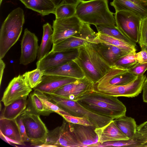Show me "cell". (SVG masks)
I'll use <instances>...</instances> for the list:
<instances>
[{
    "label": "cell",
    "mask_w": 147,
    "mask_h": 147,
    "mask_svg": "<svg viewBox=\"0 0 147 147\" xmlns=\"http://www.w3.org/2000/svg\"><path fill=\"white\" fill-rule=\"evenodd\" d=\"M77 102L91 112L113 119L125 115L126 108L117 97L103 94L93 90Z\"/></svg>",
    "instance_id": "6da1fadb"
},
{
    "label": "cell",
    "mask_w": 147,
    "mask_h": 147,
    "mask_svg": "<svg viewBox=\"0 0 147 147\" xmlns=\"http://www.w3.org/2000/svg\"><path fill=\"white\" fill-rule=\"evenodd\" d=\"M78 57L74 60L80 68L85 77L94 84L109 70L111 67L90 43L78 48Z\"/></svg>",
    "instance_id": "7a4b0ae2"
},
{
    "label": "cell",
    "mask_w": 147,
    "mask_h": 147,
    "mask_svg": "<svg viewBox=\"0 0 147 147\" xmlns=\"http://www.w3.org/2000/svg\"><path fill=\"white\" fill-rule=\"evenodd\" d=\"M114 14L109 9L108 0H82L77 7L76 15L84 23L115 27Z\"/></svg>",
    "instance_id": "3957f363"
},
{
    "label": "cell",
    "mask_w": 147,
    "mask_h": 147,
    "mask_svg": "<svg viewBox=\"0 0 147 147\" xmlns=\"http://www.w3.org/2000/svg\"><path fill=\"white\" fill-rule=\"evenodd\" d=\"M24 22V12L20 7L12 10L4 21L0 31V59L18 40Z\"/></svg>",
    "instance_id": "277c9868"
},
{
    "label": "cell",
    "mask_w": 147,
    "mask_h": 147,
    "mask_svg": "<svg viewBox=\"0 0 147 147\" xmlns=\"http://www.w3.org/2000/svg\"><path fill=\"white\" fill-rule=\"evenodd\" d=\"M45 94L50 100L70 115L87 118L93 123L96 128L102 127L114 119L113 118L99 115L91 112L81 106L77 101L52 94Z\"/></svg>",
    "instance_id": "5b68a950"
},
{
    "label": "cell",
    "mask_w": 147,
    "mask_h": 147,
    "mask_svg": "<svg viewBox=\"0 0 147 147\" xmlns=\"http://www.w3.org/2000/svg\"><path fill=\"white\" fill-rule=\"evenodd\" d=\"M146 78V75L138 76L129 83L122 86L112 85L107 83H97L94 84L93 90L108 96L134 97L141 92Z\"/></svg>",
    "instance_id": "8992f818"
},
{
    "label": "cell",
    "mask_w": 147,
    "mask_h": 147,
    "mask_svg": "<svg viewBox=\"0 0 147 147\" xmlns=\"http://www.w3.org/2000/svg\"><path fill=\"white\" fill-rule=\"evenodd\" d=\"M20 116L31 145L40 147L45 144L49 131L40 116L25 110Z\"/></svg>",
    "instance_id": "52a82bcc"
},
{
    "label": "cell",
    "mask_w": 147,
    "mask_h": 147,
    "mask_svg": "<svg viewBox=\"0 0 147 147\" xmlns=\"http://www.w3.org/2000/svg\"><path fill=\"white\" fill-rule=\"evenodd\" d=\"M99 42L97 32H94L90 24L84 23L80 32L56 45H53L51 51H61L78 49L90 43Z\"/></svg>",
    "instance_id": "ba28073f"
},
{
    "label": "cell",
    "mask_w": 147,
    "mask_h": 147,
    "mask_svg": "<svg viewBox=\"0 0 147 147\" xmlns=\"http://www.w3.org/2000/svg\"><path fill=\"white\" fill-rule=\"evenodd\" d=\"M114 18L116 26L125 36L134 42H138L141 18L128 11L115 12Z\"/></svg>",
    "instance_id": "9c48e42d"
},
{
    "label": "cell",
    "mask_w": 147,
    "mask_h": 147,
    "mask_svg": "<svg viewBox=\"0 0 147 147\" xmlns=\"http://www.w3.org/2000/svg\"><path fill=\"white\" fill-rule=\"evenodd\" d=\"M40 147H82L71 131L68 122L63 119L62 124L49 131L46 142Z\"/></svg>",
    "instance_id": "30bf717a"
},
{
    "label": "cell",
    "mask_w": 147,
    "mask_h": 147,
    "mask_svg": "<svg viewBox=\"0 0 147 147\" xmlns=\"http://www.w3.org/2000/svg\"><path fill=\"white\" fill-rule=\"evenodd\" d=\"M83 23L76 15L67 18L55 19L53 21L52 26L53 45L79 32Z\"/></svg>",
    "instance_id": "8fae6325"
},
{
    "label": "cell",
    "mask_w": 147,
    "mask_h": 147,
    "mask_svg": "<svg viewBox=\"0 0 147 147\" xmlns=\"http://www.w3.org/2000/svg\"><path fill=\"white\" fill-rule=\"evenodd\" d=\"M94 84L86 77L67 84L49 94L77 101L93 90Z\"/></svg>",
    "instance_id": "7c38bea8"
},
{
    "label": "cell",
    "mask_w": 147,
    "mask_h": 147,
    "mask_svg": "<svg viewBox=\"0 0 147 147\" xmlns=\"http://www.w3.org/2000/svg\"><path fill=\"white\" fill-rule=\"evenodd\" d=\"M24 74L13 78L5 89L1 101L4 105L7 106L16 100L26 96H28L32 91Z\"/></svg>",
    "instance_id": "4fadbf2b"
},
{
    "label": "cell",
    "mask_w": 147,
    "mask_h": 147,
    "mask_svg": "<svg viewBox=\"0 0 147 147\" xmlns=\"http://www.w3.org/2000/svg\"><path fill=\"white\" fill-rule=\"evenodd\" d=\"M78 49L53 52L51 51L36 63V68L42 71L75 59L78 56Z\"/></svg>",
    "instance_id": "5bb4252c"
},
{
    "label": "cell",
    "mask_w": 147,
    "mask_h": 147,
    "mask_svg": "<svg viewBox=\"0 0 147 147\" xmlns=\"http://www.w3.org/2000/svg\"><path fill=\"white\" fill-rule=\"evenodd\" d=\"M38 39L34 34L25 29L21 41V55L20 63L27 65L33 62L37 55Z\"/></svg>",
    "instance_id": "9a60e30c"
},
{
    "label": "cell",
    "mask_w": 147,
    "mask_h": 147,
    "mask_svg": "<svg viewBox=\"0 0 147 147\" xmlns=\"http://www.w3.org/2000/svg\"><path fill=\"white\" fill-rule=\"evenodd\" d=\"M68 123L71 131L82 147H95L98 143L94 126Z\"/></svg>",
    "instance_id": "2e32d148"
},
{
    "label": "cell",
    "mask_w": 147,
    "mask_h": 147,
    "mask_svg": "<svg viewBox=\"0 0 147 147\" xmlns=\"http://www.w3.org/2000/svg\"><path fill=\"white\" fill-rule=\"evenodd\" d=\"M0 136L1 138L9 144L25 145L16 119H0Z\"/></svg>",
    "instance_id": "e0dca14e"
},
{
    "label": "cell",
    "mask_w": 147,
    "mask_h": 147,
    "mask_svg": "<svg viewBox=\"0 0 147 147\" xmlns=\"http://www.w3.org/2000/svg\"><path fill=\"white\" fill-rule=\"evenodd\" d=\"M77 80L57 75H44L41 82L33 89L44 94H51L62 86Z\"/></svg>",
    "instance_id": "ac0fdd59"
},
{
    "label": "cell",
    "mask_w": 147,
    "mask_h": 147,
    "mask_svg": "<svg viewBox=\"0 0 147 147\" xmlns=\"http://www.w3.org/2000/svg\"><path fill=\"white\" fill-rule=\"evenodd\" d=\"M127 70L116 67H112L109 71L97 83H107L116 86L128 84L138 76L128 72Z\"/></svg>",
    "instance_id": "d6986e66"
},
{
    "label": "cell",
    "mask_w": 147,
    "mask_h": 147,
    "mask_svg": "<svg viewBox=\"0 0 147 147\" xmlns=\"http://www.w3.org/2000/svg\"><path fill=\"white\" fill-rule=\"evenodd\" d=\"M44 75H57L77 79L84 78V75L78 65L74 60L43 71Z\"/></svg>",
    "instance_id": "ffe728a7"
},
{
    "label": "cell",
    "mask_w": 147,
    "mask_h": 147,
    "mask_svg": "<svg viewBox=\"0 0 147 147\" xmlns=\"http://www.w3.org/2000/svg\"><path fill=\"white\" fill-rule=\"evenodd\" d=\"M99 54L110 65L113 66L120 58L131 53L113 45L99 42L92 43Z\"/></svg>",
    "instance_id": "44dd1931"
},
{
    "label": "cell",
    "mask_w": 147,
    "mask_h": 147,
    "mask_svg": "<svg viewBox=\"0 0 147 147\" xmlns=\"http://www.w3.org/2000/svg\"><path fill=\"white\" fill-rule=\"evenodd\" d=\"M113 120L102 127L95 129V131L98 136V143L129 139L117 126Z\"/></svg>",
    "instance_id": "7402d4cb"
},
{
    "label": "cell",
    "mask_w": 147,
    "mask_h": 147,
    "mask_svg": "<svg viewBox=\"0 0 147 147\" xmlns=\"http://www.w3.org/2000/svg\"><path fill=\"white\" fill-rule=\"evenodd\" d=\"M110 5L115 11H126L132 12L142 19L147 17V9L134 0H113Z\"/></svg>",
    "instance_id": "603a6c76"
},
{
    "label": "cell",
    "mask_w": 147,
    "mask_h": 147,
    "mask_svg": "<svg viewBox=\"0 0 147 147\" xmlns=\"http://www.w3.org/2000/svg\"><path fill=\"white\" fill-rule=\"evenodd\" d=\"M28 96H25L5 106L1 112L0 119L13 120L21 115L26 108Z\"/></svg>",
    "instance_id": "cb8c5ba5"
},
{
    "label": "cell",
    "mask_w": 147,
    "mask_h": 147,
    "mask_svg": "<svg viewBox=\"0 0 147 147\" xmlns=\"http://www.w3.org/2000/svg\"><path fill=\"white\" fill-rule=\"evenodd\" d=\"M26 7L42 16L54 14L56 7L51 0H19Z\"/></svg>",
    "instance_id": "d4e9b609"
},
{
    "label": "cell",
    "mask_w": 147,
    "mask_h": 147,
    "mask_svg": "<svg viewBox=\"0 0 147 147\" xmlns=\"http://www.w3.org/2000/svg\"><path fill=\"white\" fill-rule=\"evenodd\" d=\"M51 26L47 23L43 26V33L41 44L39 46L37 59L39 60L49 52L51 46L53 45V30Z\"/></svg>",
    "instance_id": "484cf974"
},
{
    "label": "cell",
    "mask_w": 147,
    "mask_h": 147,
    "mask_svg": "<svg viewBox=\"0 0 147 147\" xmlns=\"http://www.w3.org/2000/svg\"><path fill=\"white\" fill-rule=\"evenodd\" d=\"M113 120L117 126L129 139L134 137L138 126L134 119L125 115Z\"/></svg>",
    "instance_id": "4316f807"
},
{
    "label": "cell",
    "mask_w": 147,
    "mask_h": 147,
    "mask_svg": "<svg viewBox=\"0 0 147 147\" xmlns=\"http://www.w3.org/2000/svg\"><path fill=\"white\" fill-rule=\"evenodd\" d=\"M26 110L32 113L39 116H49L53 111L47 109L42 102L34 92L28 95Z\"/></svg>",
    "instance_id": "83f0119b"
},
{
    "label": "cell",
    "mask_w": 147,
    "mask_h": 147,
    "mask_svg": "<svg viewBox=\"0 0 147 147\" xmlns=\"http://www.w3.org/2000/svg\"><path fill=\"white\" fill-rule=\"evenodd\" d=\"M95 26L98 32L99 33L119 39L135 47L136 46V43L125 36L116 26L111 27L105 25H97Z\"/></svg>",
    "instance_id": "f1b7e54d"
},
{
    "label": "cell",
    "mask_w": 147,
    "mask_h": 147,
    "mask_svg": "<svg viewBox=\"0 0 147 147\" xmlns=\"http://www.w3.org/2000/svg\"><path fill=\"white\" fill-rule=\"evenodd\" d=\"M99 42L109 44L129 53L136 52V47L119 39L97 32Z\"/></svg>",
    "instance_id": "f546056e"
},
{
    "label": "cell",
    "mask_w": 147,
    "mask_h": 147,
    "mask_svg": "<svg viewBox=\"0 0 147 147\" xmlns=\"http://www.w3.org/2000/svg\"><path fill=\"white\" fill-rule=\"evenodd\" d=\"M77 6L75 5L67 4L56 7L54 13L56 19L67 18L75 15Z\"/></svg>",
    "instance_id": "4dcf8cb0"
},
{
    "label": "cell",
    "mask_w": 147,
    "mask_h": 147,
    "mask_svg": "<svg viewBox=\"0 0 147 147\" xmlns=\"http://www.w3.org/2000/svg\"><path fill=\"white\" fill-rule=\"evenodd\" d=\"M33 92L41 99L47 110L56 113L60 115H70L50 100L45 94L37 90H34Z\"/></svg>",
    "instance_id": "1f68e13d"
},
{
    "label": "cell",
    "mask_w": 147,
    "mask_h": 147,
    "mask_svg": "<svg viewBox=\"0 0 147 147\" xmlns=\"http://www.w3.org/2000/svg\"><path fill=\"white\" fill-rule=\"evenodd\" d=\"M136 53L131 52L122 57L115 63L113 67L127 70L132 67L138 63L135 58Z\"/></svg>",
    "instance_id": "d6a6232c"
},
{
    "label": "cell",
    "mask_w": 147,
    "mask_h": 147,
    "mask_svg": "<svg viewBox=\"0 0 147 147\" xmlns=\"http://www.w3.org/2000/svg\"><path fill=\"white\" fill-rule=\"evenodd\" d=\"M111 146L140 147V146L134 137L127 140H116L105 142L102 143H98L95 145V147Z\"/></svg>",
    "instance_id": "836d02e7"
},
{
    "label": "cell",
    "mask_w": 147,
    "mask_h": 147,
    "mask_svg": "<svg viewBox=\"0 0 147 147\" xmlns=\"http://www.w3.org/2000/svg\"><path fill=\"white\" fill-rule=\"evenodd\" d=\"M24 74L32 88L35 87L41 82L44 75L43 71L37 68L32 71L26 72Z\"/></svg>",
    "instance_id": "e575fe53"
},
{
    "label": "cell",
    "mask_w": 147,
    "mask_h": 147,
    "mask_svg": "<svg viewBox=\"0 0 147 147\" xmlns=\"http://www.w3.org/2000/svg\"><path fill=\"white\" fill-rule=\"evenodd\" d=\"M138 42L142 50L147 51V17L142 20Z\"/></svg>",
    "instance_id": "d590c367"
},
{
    "label": "cell",
    "mask_w": 147,
    "mask_h": 147,
    "mask_svg": "<svg viewBox=\"0 0 147 147\" xmlns=\"http://www.w3.org/2000/svg\"><path fill=\"white\" fill-rule=\"evenodd\" d=\"M69 123L85 125L94 126L93 123L86 117H80L71 115H61ZM95 127V126H94Z\"/></svg>",
    "instance_id": "8d00e7d4"
},
{
    "label": "cell",
    "mask_w": 147,
    "mask_h": 147,
    "mask_svg": "<svg viewBox=\"0 0 147 147\" xmlns=\"http://www.w3.org/2000/svg\"><path fill=\"white\" fill-rule=\"evenodd\" d=\"M147 70V63H138L132 67L128 70L127 71L132 73L137 76L144 75Z\"/></svg>",
    "instance_id": "74e56055"
},
{
    "label": "cell",
    "mask_w": 147,
    "mask_h": 147,
    "mask_svg": "<svg viewBox=\"0 0 147 147\" xmlns=\"http://www.w3.org/2000/svg\"><path fill=\"white\" fill-rule=\"evenodd\" d=\"M16 120L19 128L22 141L24 143L26 142H29V140L27 136L25 128L20 115L17 117Z\"/></svg>",
    "instance_id": "f35d334b"
},
{
    "label": "cell",
    "mask_w": 147,
    "mask_h": 147,
    "mask_svg": "<svg viewBox=\"0 0 147 147\" xmlns=\"http://www.w3.org/2000/svg\"><path fill=\"white\" fill-rule=\"evenodd\" d=\"M134 138L139 144L140 147H147V131H137Z\"/></svg>",
    "instance_id": "ab89813d"
},
{
    "label": "cell",
    "mask_w": 147,
    "mask_h": 147,
    "mask_svg": "<svg viewBox=\"0 0 147 147\" xmlns=\"http://www.w3.org/2000/svg\"><path fill=\"white\" fill-rule=\"evenodd\" d=\"M55 7L61 5L71 4L78 5L82 0H51Z\"/></svg>",
    "instance_id": "60d3db41"
},
{
    "label": "cell",
    "mask_w": 147,
    "mask_h": 147,
    "mask_svg": "<svg viewBox=\"0 0 147 147\" xmlns=\"http://www.w3.org/2000/svg\"><path fill=\"white\" fill-rule=\"evenodd\" d=\"M135 58L137 62L140 63H147V51L142 49L141 51L136 53Z\"/></svg>",
    "instance_id": "b9f144b4"
},
{
    "label": "cell",
    "mask_w": 147,
    "mask_h": 147,
    "mask_svg": "<svg viewBox=\"0 0 147 147\" xmlns=\"http://www.w3.org/2000/svg\"><path fill=\"white\" fill-rule=\"evenodd\" d=\"M143 99L144 102L147 103V78H146L143 85Z\"/></svg>",
    "instance_id": "7bdbcfd3"
},
{
    "label": "cell",
    "mask_w": 147,
    "mask_h": 147,
    "mask_svg": "<svg viewBox=\"0 0 147 147\" xmlns=\"http://www.w3.org/2000/svg\"><path fill=\"white\" fill-rule=\"evenodd\" d=\"M5 65L2 59H0V84H1V80L4 72Z\"/></svg>",
    "instance_id": "ee69618b"
},
{
    "label": "cell",
    "mask_w": 147,
    "mask_h": 147,
    "mask_svg": "<svg viewBox=\"0 0 147 147\" xmlns=\"http://www.w3.org/2000/svg\"><path fill=\"white\" fill-rule=\"evenodd\" d=\"M146 131H147V121L138 126L137 132H142Z\"/></svg>",
    "instance_id": "f6af8a7d"
},
{
    "label": "cell",
    "mask_w": 147,
    "mask_h": 147,
    "mask_svg": "<svg viewBox=\"0 0 147 147\" xmlns=\"http://www.w3.org/2000/svg\"><path fill=\"white\" fill-rule=\"evenodd\" d=\"M137 2L144 5L147 3V0H134Z\"/></svg>",
    "instance_id": "bcb514c9"
},
{
    "label": "cell",
    "mask_w": 147,
    "mask_h": 147,
    "mask_svg": "<svg viewBox=\"0 0 147 147\" xmlns=\"http://www.w3.org/2000/svg\"><path fill=\"white\" fill-rule=\"evenodd\" d=\"M3 0H0V6L1 5V3H2V1H3Z\"/></svg>",
    "instance_id": "7dc6e473"
},
{
    "label": "cell",
    "mask_w": 147,
    "mask_h": 147,
    "mask_svg": "<svg viewBox=\"0 0 147 147\" xmlns=\"http://www.w3.org/2000/svg\"><path fill=\"white\" fill-rule=\"evenodd\" d=\"M144 5L145 6L146 8L147 9V3L144 4Z\"/></svg>",
    "instance_id": "c3c4849f"
}]
</instances>
